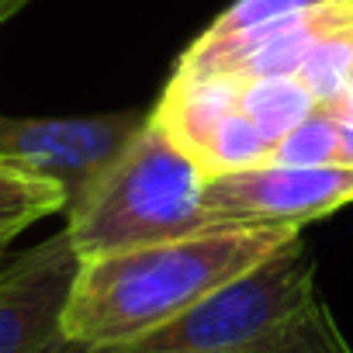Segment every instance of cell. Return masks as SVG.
Here are the masks:
<instances>
[{
	"mask_svg": "<svg viewBox=\"0 0 353 353\" xmlns=\"http://www.w3.org/2000/svg\"><path fill=\"white\" fill-rule=\"evenodd\" d=\"M319 4H332V0H236V4L219 14L208 28V35H232V32H246L267 21H281L288 14L319 8Z\"/></svg>",
	"mask_w": 353,
	"mask_h": 353,
	"instance_id": "8fae6325",
	"label": "cell"
},
{
	"mask_svg": "<svg viewBox=\"0 0 353 353\" xmlns=\"http://www.w3.org/2000/svg\"><path fill=\"white\" fill-rule=\"evenodd\" d=\"M208 353H353V346L346 343L332 308L322 298H315L305 312H298L284 325H277L250 343L208 350Z\"/></svg>",
	"mask_w": 353,
	"mask_h": 353,
	"instance_id": "9c48e42d",
	"label": "cell"
},
{
	"mask_svg": "<svg viewBox=\"0 0 353 353\" xmlns=\"http://www.w3.org/2000/svg\"><path fill=\"white\" fill-rule=\"evenodd\" d=\"M135 111L90 118H14L0 114V163H14L59 181L70 205L135 135Z\"/></svg>",
	"mask_w": 353,
	"mask_h": 353,
	"instance_id": "5b68a950",
	"label": "cell"
},
{
	"mask_svg": "<svg viewBox=\"0 0 353 353\" xmlns=\"http://www.w3.org/2000/svg\"><path fill=\"white\" fill-rule=\"evenodd\" d=\"M70 208V194L59 181L14 163H0V250L11 246L39 219Z\"/></svg>",
	"mask_w": 353,
	"mask_h": 353,
	"instance_id": "52a82bcc",
	"label": "cell"
},
{
	"mask_svg": "<svg viewBox=\"0 0 353 353\" xmlns=\"http://www.w3.org/2000/svg\"><path fill=\"white\" fill-rule=\"evenodd\" d=\"M32 4V0H0V25H8L21 8H28Z\"/></svg>",
	"mask_w": 353,
	"mask_h": 353,
	"instance_id": "7c38bea8",
	"label": "cell"
},
{
	"mask_svg": "<svg viewBox=\"0 0 353 353\" xmlns=\"http://www.w3.org/2000/svg\"><path fill=\"white\" fill-rule=\"evenodd\" d=\"M301 229H208L184 239L80 260L63 336L80 346H125L166 325L205 294L253 270Z\"/></svg>",
	"mask_w": 353,
	"mask_h": 353,
	"instance_id": "6da1fadb",
	"label": "cell"
},
{
	"mask_svg": "<svg viewBox=\"0 0 353 353\" xmlns=\"http://www.w3.org/2000/svg\"><path fill=\"white\" fill-rule=\"evenodd\" d=\"M77 270L80 253L66 229L0 270V353H56Z\"/></svg>",
	"mask_w": 353,
	"mask_h": 353,
	"instance_id": "8992f818",
	"label": "cell"
},
{
	"mask_svg": "<svg viewBox=\"0 0 353 353\" xmlns=\"http://www.w3.org/2000/svg\"><path fill=\"white\" fill-rule=\"evenodd\" d=\"M208 173L152 118L66 208V232L80 260L184 239L215 229L205 208Z\"/></svg>",
	"mask_w": 353,
	"mask_h": 353,
	"instance_id": "7a4b0ae2",
	"label": "cell"
},
{
	"mask_svg": "<svg viewBox=\"0 0 353 353\" xmlns=\"http://www.w3.org/2000/svg\"><path fill=\"white\" fill-rule=\"evenodd\" d=\"M319 298L315 291V260L301 239H288L277 253H270L253 270L232 277L219 291L205 294L198 305L170 319L166 325L145 332L125 346H80L63 339L56 353H208L250 343L298 312H305Z\"/></svg>",
	"mask_w": 353,
	"mask_h": 353,
	"instance_id": "3957f363",
	"label": "cell"
},
{
	"mask_svg": "<svg viewBox=\"0 0 353 353\" xmlns=\"http://www.w3.org/2000/svg\"><path fill=\"white\" fill-rule=\"evenodd\" d=\"M201 201L215 229H301L353 201V166H298L270 159L225 170L205 181Z\"/></svg>",
	"mask_w": 353,
	"mask_h": 353,
	"instance_id": "277c9868",
	"label": "cell"
},
{
	"mask_svg": "<svg viewBox=\"0 0 353 353\" xmlns=\"http://www.w3.org/2000/svg\"><path fill=\"white\" fill-rule=\"evenodd\" d=\"M339 145H343V125L339 118L325 111H312L305 121H298L277 145L274 163H298V166H339Z\"/></svg>",
	"mask_w": 353,
	"mask_h": 353,
	"instance_id": "30bf717a",
	"label": "cell"
},
{
	"mask_svg": "<svg viewBox=\"0 0 353 353\" xmlns=\"http://www.w3.org/2000/svg\"><path fill=\"white\" fill-rule=\"evenodd\" d=\"M239 77V108L243 114L277 145L298 121L315 111L312 94L294 77ZM274 159V156H270Z\"/></svg>",
	"mask_w": 353,
	"mask_h": 353,
	"instance_id": "ba28073f",
	"label": "cell"
}]
</instances>
